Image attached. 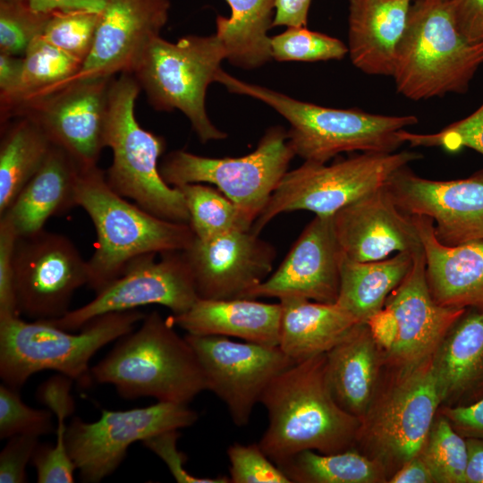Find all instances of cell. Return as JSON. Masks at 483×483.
Listing matches in <instances>:
<instances>
[{"instance_id":"1","label":"cell","mask_w":483,"mask_h":483,"mask_svg":"<svg viewBox=\"0 0 483 483\" xmlns=\"http://www.w3.org/2000/svg\"><path fill=\"white\" fill-rule=\"evenodd\" d=\"M326 353L299 361L277 375L261 398L268 425L258 445L277 466L304 451L322 453L352 448L361 420L334 399Z\"/></svg>"},{"instance_id":"2","label":"cell","mask_w":483,"mask_h":483,"mask_svg":"<svg viewBox=\"0 0 483 483\" xmlns=\"http://www.w3.org/2000/svg\"><path fill=\"white\" fill-rule=\"evenodd\" d=\"M75 199L96 230L95 250L88 260V285L96 293L135 259L184 250L195 237L190 224L160 218L116 193L97 165L80 168Z\"/></svg>"},{"instance_id":"3","label":"cell","mask_w":483,"mask_h":483,"mask_svg":"<svg viewBox=\"0 0 483 483\" xmlns=\"http://www.w3.org/2000/svg\"><path fill=\"white\" fill-rule=\"evenodd\" d=\"M216 82L233 93L258 99L280 114L290 124L288 142L294 155L309 162L324 164L342 152L394 153L403 144L399 131L418 123L413 114L383 115L297 100L223 70Z\"/></svg>"},{"instance_id":"4","label":"cell","mask_w":483,"mask_h":483,"mask_svg":"<svg viewBox=\"0 0 483 483\" xmlns=\"http://www.w3.org/2000/svg\"><path fill=\"white\" fill-rule=\"evenodd\" d=\"M174 326L157 311L146 315L139 329L91 368L92 378L114 386L123 398L189 404L206 384L192 347Z\"/></svg>"},{"instance_id":"5","label":"cell","mask_w":483,"mask_h":483,"mask_svg":"<svg viewBox=\"0 0 483 483\" xmlns=\"http://www.w3.org/2000/svg\"><path fill=\"white\" fill-rule=\"evenodd\" d=\"M483 64V40L460 30L451 0H414L392 77L412 100L465 93Z\"/></svg>"},{"instance_id":"6","label":"cell","mask_w":483,"mask_h":483,"mask_svg":"<svg viewBox=\"0 0 483 483\" xmlns=\"http://www.w3.org/2000/svg\"><path fill=\"white\" fill-rule=\"evenodd\" d=\"M145 316L137 309L103 314L77 334L42 320L0 317V377L4 384L18 390L32 375L50 369L81 386H89L91 358L133 331Z\"/></svg>"},{"instance_id":"7","label":"cell","mask_w":483,"mask_h":483,"mask_svg":"<svg viewBox=\"0 0 483 483\" xmlns=\"http://www.w3.org/2000/svg\"><path fill=\"white\" fill-rule=\"evenodd\" d=\"M141 88L131 73L114 78L109 97L106 147L113 160L106 172L108 185L119 195L160 218L190 223L184 197L159 172L165 141L138 123L134 107Z\"/></svg>"},{"instance_id":"8","label":"cell","mask_w":483,"mask_h":483,"mask_svg":"<svg viewBox=\"0 0 483 483\" xmlns=\"http://www.w3.org/2000/svg\"><path fill=\"white\" fill-rule=\"evenodd\" d=\"M226 58L216 33L186 36L176 43L159 36L148 44L131 73L156 110L181 111L206 143L227 137L212 123L206 109L208 87L216 82Z\"/></svg>"},{"instance_id":"9","label":"cell","mask_w":483,"mask_h":483,"mask_svg":"<svg viewBox=\"0 0 483 483\" xmlns=\"http://www.w3.org/2000/svg\"><path fill=\"white\" fill-rule=\"evenodd\" d=\"M421 154L362 152L331 165L305 161L287 171L255 220L251 231L258 234L274 217L290 211L308 210L315 216L337 211L384 187L391 176Z\"/></svg>"},{"instance_id":"10","label":"cell","mask_w":483,"mask_h":483,"mask_svg":"<svg viewBox=\"0 0 483 483\" xmlns=\"http://www.w3.org/2000/svg\"><path fill=\"white\" fill-rule=\"evenodd\" d=\"M294 156L287 131L275 126L267 131L254 151L243 157L214 158L175 150L164 158L159 172L173 187L216 185L254 224Z\"/></svg>"},{"instance_id":"11","label":"cell","mask_w":483,"mask_h":483,"mask_svg":"<svg viewBox=\"0 0 483 483\" xmlns=\"http://www.w3.org/2000/svg\"><path fill=\"white\" fill-rule=\"evenodd\" d=\"M466 309L438 304L426 279L423 249L413 252L412 266L388 295L382 310L367 324L383 358L400 373L428 362Z\"/></svg>"},{"instance_id":"12","label":"cell","mask_w":483,"mask_h":483,"mask_svg":"<svg viewBox=\"0 0 483 483\" xmlns=\"http://www.w3.org/2000/svg\"><path fill=\"white\" fill-rule=\"evenodd\" d=\"M197 419L198 413L188 404L168 402L127 411L102 410L94 422L78 417L71 421L66 446L80 479L97 483L119 467L133 443L188 428Z\"/></svg>"},{"instance_id":"13","label":"cell","mask_w":483,"mask_h":483,"mask_svg":"<svg viewBox=\"0 0 483 483\" xmlns=\"http://www.w3.org/2000/svg\"><path fill=\"white\" fill-rule=\"evenodd\" d=\"M442 403L431 360L400 373L361 419L357 440L370 444L375 459L399 469L418 456Z\"/></svg>"},{"instance_id":"14","label":"cell","mask_w":483,"mask_h":483,"mask_svg":"<svg viewBox=\"0 0 483 483\" xmlns=\"http://www.w3.org/2000/svg\"><path fill=\"white\" fill-rule=\"evenodd\" d=\"M13 268L18 313L33 320L64 316L74 292L89 282L88 261L75 244L44 229L18 236Z\"/></svg>"},{"instance_id":"15","label":"cell","mask_w":483,"mask_h":483,"mask_svg":"<svg viewBox=\"0 0 483 483\" xmlns=\"http://www.w3.org/2000/svg\"><path fill=\"white\" fill-rule=\"evenodd\" d=\"M199 362L206 389L227 407L238 427L249 424L269 383L296 363L279 346L236 342L222 335L186 334Z\"/></svg>"},{"instance_id":"16","label":"cell","mask_w":483,"mask_h":483,"mask_svg":"<svg viewBox=\"0 0 483 483\" xmlns=\"http://www.w3.org/2000/svg\"><path fill=\"white\" fill-rule=\"evenodd\" d=\"M161 255L160 259H157V253L135 259L121 276L97 292L89 303L69 310L59 318L42 321L74 331L103 314L149 304L162 305L173 315L187 311L199 297L182 250Z\"/></svg>"},{"instance_id":"17","label":"cell","mask_w":483,"mask_h":483,"mask_svg":"<svg viewBox=\"0 0 483 483\" xmlns=\"http://www.w3.org/2000/svg\"><path fill=\"white\" fill-rule=\"evenodd\" d=\"M114 77L70 82L21 106L14 117L34 120L51 142L68 152L80 167L97 165L106 147L110 88Z\"/></svg>"},{"instance_id":"18","label":"cell","mask_w":483,"mask_h":483,"mask_svg":"<svg viewBox=\"0 0 483 483\" xmlns=\"http://www.w3.org/2000/svg\"><path fill=\"white\" fill-rule=\"evenodd\" d=\"M385 188L402 212L430 218L442 244L483 242V169L466 179L435 181L417 175L406 165Z\"/></svg>"},{"instance_id":"19","label":"cell","mask_w":483,"mask_h":483,"mask_svg":"<svg viewBox=\"0 0 483 483\" xmlns=\"http://www.w3.org/2000/svg\"><path fill=\"white\" fill-rule=\"evenodd\" d=\"M199 299L248 298L272 271L275 249L251 230H234L207 240L194 237L182 250Z\"/></svg>"},{"instance_id":"20","label":"cell","mask_w":483,"mask_h":483,"mask_svg":"<svg viewBox=\"0 0 483 483\" xmlns=\"http://www.w3.org/2000/svg\"><path fill=\"white\" fill-rule=\"evenodd\" d=\"M169 11V0H106L89 55L80 71L53 91L79 80L131 73L148 44L160 36Z\"/></svg>"},{"instance_id":"21","label":"cell","mask_w":483,"mask_h":483,"mask_svg":"<svg viewBox=\"0 0 483 483\" xmlns=\"http://www.w3.org/2000/svg\"><path fill=\"white\" fill-rule=\"evenodd\" d=\"M343 258L333 216H315L275 272L255 286L248 299L296 296L335 303Z\"/></svg>"},{"instance_id":"22","label":"cell","mask_w":483,"mask_h":483,"mask_svg":"<svg viewBox=\"0 0 483 483\" xmlns=\"http://www.w3.org/2000/svg\"><path fill=\"white\" fill-rule=\"evenodd\" d=\"M333 225L343 256L353 261L422 248L411 216L397 208L385 186L337 211Z\"/></svg>"},{"instance_id":"23","label":"cell","mask_w":483,"mask_h":483,"mask_svg":"<svg viewBox=\"0 0 483 483\" xmlns=\"http://www.w3.org/2000/svg\"><path fill=\"white\" fill-rule=\"evenodd\" d=\"M426 261V279L434 300L449 308L483 309V242L446 246L437 241L433 222L411 216Z\"/></svg>"},{"instance_id":"24","label":"cell","mask_w":483,"mask_h":483,"mask_svg":"<svg viewBox=\"0 0 483 483\" xmlns=\"http://www.w3.org/2000/svg\"><path fill=\"white\" fill-rule=\"evenodd\" d=\"M414 0H349L348 54L369 75L392 76Z\"/></svg>"},{"instance_id":"25","label":"cell","mask_w":483,"mask_h":483,"mask_svg":"<svg viewBox=\"0 0 483 483\" xmlns=\"http://www.w3.org/2000/svg\"><path fill=\"white\" fill-rule=\"evenodd\" d=\"M326 355V380L334 399L361 420L374 403L383 360L369 326L356 324Z\"/></svg>"},{"instance_id":"26","label":"cell","mask_w":483,"mask_h":483,"mask_svg":"<svg viewBox=\"0 0 483 483\" xmlns=\"http://www.w3.org/2000/svg\"><path fill=\"white\" fill-rule=\"evenodd\" d=\"M282 308L280 302L256 299H198L185 312L170 318L191 335L236 337L246 342L278 346Z\"/></svg>"},{"instance_id":"27","label":"cell","mask_w":483,"mask_h":483,"mask_svg":"<svg viewBox=\"0 0 483 483\" xmlns=\"http://www.w3.org/2000/svg\"><path fill=\"white\" fill-rule=\"evenodd\" d=\"M80 168L68 152L53 144L43 165L0 216L10 220L18 236L43 230L51 216L76 207Z\"/></svg>"},{"instance_id":"28","label":"cell","mask_w":483,"mask_h":483,"mask_svg":"<svg viewBox=\"0 0 483 483\" xmlns=\"http://www.w3.org/2000/svg\"><path fill=\"white\" fill-rule=\"evenodd\" d=\"M282 308L278 346L296 362L326 353L358 322L335 303L289 296Z\"/></svg>"},{"instance_id":"29","label":"cell","mask_w":483,"mask_h":483,"mask_svg":"<svg viewBox=\"0 0 483 483\" xmlns=\"http://www.w3.org/2000/svg\"><path fill=\"white\" fill-rule=\"evenodd\" d=\"M442 402L483 387V309H473L453 325L431 358Z\"/></svg>"},{"instance_id":"30","label":"cell","mask_w":483,"mask_h":483,"mask_svg":"<svg viewBox=\"0 0 483 483\" xmlns=\"http://www.w3.org/2000/svg\"><path fill=\"white\" fill-rule=\"evenodd\" d=\"M412 262L413 252H398L368 262L343 256L335 304L358 323H368L382 310L386 298L404 279Z\"/></svg>"},{"instance_id":"31","label":"cell","mask_w":483,"mask_h":483,"mask_svg":"<svg viewBox=\"0 0 483 483\" xmlns=\"http://www.w3.org/2000/svg\"><path fill=\"white\" fill-rule=\"evenodd\" d=\"M229 17L217 16L216 33L222 39L227 60L243 69H255L271 57L268 30L275 0H225Z\"/></svg>"},{"instance_id":"32","label":"cell","mask_w":483,"mask_h":483,"mask_svg":"<svg viewBox=\"0 0 483 483\" xmlns=\"http://www.w3.org/2000/svg\"><path fill=\"white\" fill-rule=\"evenodd\" d=\"M52 146L45 131L29 116H17L1 125L0 216L43 165Z\"/></svg>"},{"instance_id":"33","label":"cell","mask_w":483,"mask_h":483,"mask_svg":"<svg viewBox=\"0 0 483 483\" xmlns=\"http://www.w3.org/2000/svg\"><path fill=\"white\" fill-rule=\"evenodd\" d=\"M22 60L21 76L15 92L0 101L1 125L13 118L21 106L50 93L76 74L82 65L40 36L29 45Z\"/></svg>"},{"instance_id":"34","label":"cell","mask_w":483,"mask_h":483,"mask_svg":"<svg viewBox=\"0 0 483 483\" xmlns=\"http://www.w3.org/2000/svg\"><path fill=\"white\" fill-rule=\"evenodd\" d=\"M278 467L292 483H378L386 468L352 448L332 453L301 451Z\"/></svg>"},{"instance_id":"35","label":"cell","mask_w":483,"mask_h":483,"mask_svg":"<svg viewBox=\"0 0 483 483\" xmlns=\"http://www.w3.org/2000/svg\"><path fill=\"white\" fill-rule=\"evenodd\" d=\"M72 382L68 377L59 374L38 387V400L51 410L57 420L55 445L38 444L30 462L36 469L38 483L74 482L76 466L67 450L68 426L65 425V419L74 411V400L71 394Z\"/></svg>"},{"instance_id":"36","label":"cell","mask_w":483,"mask_h":483,"mask_svg":"<svg viewBox=\"0 0 483 483\" xmlns=\"http://www.w3.org/2000/svg\"><path fill=\"white\" fill-rule=\"evenodd\" d=\"M178 188L185 199L189 224L198 239L251 229L253 223L218 189L203 183H188Z\"/></svg>"},{"instance_id":"37","label":"cell","mask_w":483,"mask_h":483,"mask_svg":"<svg viewBox=\"0 0 483 483\" xmlns=\"http://www.w3.org/2000/svg\"><path fill=\"white\" fill-rule=\"evenodd\" d=\"M419 455L430 470L436 483H465L466 438L443 414L435 419Z\"/></svg>"},{"instance_id":"38","label":"cell","mask_w":483,"mask_h":483,"mask_svg":"<svg viewBox=\"0 0 483 483\" xmlns=\"http://www.w3.org/2000/svg\"><path fill=\"white\" fill-rule=\"evenodd\" d=\"M100 13L85 10L52 12L40 37L83 64L93 47Z\"/></svg>"},{"instance_id":"39","label":"cell","mask_w":483,"mask_h":483,"mask_svg":"<svg viewBox=\"0 0 483 483\" xmlns=\"http://www.w3.org/2000/svg\"><path fill=\"white\" fill-rule=\"evenodd\" d=\"M270 51L272 59L279 62H318L343 59L348 47L336 38L306 27H289L270 38Z\"/></svg>"},{"instance_id":"40","label":"cell","mask_w":483,"mask_h":483,"mask_svg":"<svg viewBox=\"0 0 483 483\" xmlns=\"http://www.w3.org/2000/svg\"><path fill=\"white\" fill-rule=\"evenodd\" d=\"M51 13H39L23 1H0V52L23 56L39 37Z\"/></svg>"},{"instance_id":"41","label":"cell","mask_w":483,"mask_h":483,"mask_svg":"<svg viewBox=\"0 0 483 483\" xmlns=\"http://www.w3.org/2000/svg\"><path fill=\"white\" fill-rule=\"evenodd\" d=\"M410 147H441L448 151L472 148L483 155V104L469 116L455 122L438 132L419 134L402 130L398 133Z\"/></svg>"},{"instance_id":"42","label":"cell","mask_w":483,"mask_h":483,"mask_svg":"<svg viewBox=\"0 0 483 483\" xmlns=\"http://www.w3.org/2000/svg\"><path fill=\"white\" fill-rule=\"evenodd\" d=\"M52 431V412L34 409L25 404L18 390L4 384L0 386V438L19 434L38 436Z\"/></svg>"},{"instance_id":"43","label":"cell","mask_w":483,"mask_h":483,"mask_svg":"<svg viewBox=\"0 0 483 483\" xmlns=\"http://www.w3.org/2000/svg\"><path fill=\"white\" fill-rule=\"evenodd\" d=\"M226 453L231 483H292L258 443H233Z\"/></svg>"},{"instance_id":"44","label":"cell","mask_w":483,"mask_h":483,"mask_svg":"<svg viewBox=\"0 0 483 483\" xmlns=\"http://www.w3.org/2000/svg\"><path fill=\"white\" fill-rule=\"evenodd\" d=\"M180 436L178 430H169L155 435L142 443L165 463L178 483H230V479L226 476L203 478L188 472L184 468L187 457L177 448Z\"/></svg>"},{"instance_id":"45","label":"cell","mask_w":483,"mask_h":483,"mask_svg":"<svg viewBox=\"0 0 483 483\" xmlns=\"http://www.w3.org/2000/svg\"><path fill=\"white\" fill-rule=\"evenodd\" d=\"M18 234L8 218L0 216V317L19 316L15 289L13 254Z\"/></svg>"},{"instance_id":"46","label":"cell","mask_w":483,"mask_h":483,"mask_svg":"<svg viewBox=\"0 0 483 483\" xmlns=\"http://www.w3.org/2000/svg\"><path fill=\"white\" fill-rule=\"evenodd\" d=\"M38 438L34 434H19L8 438L0 453L1 483L27 481L26 467L38 445Z\"/></svg>"},{"instance_id":"47","label":"cell","mask_w":483,"mask_h":483,"mask_svg":"<svg viewBox=\"0 0 483 483\" xmlns=\"http://www.w3.org/2000/svg\"><path fill=\"white\" fill-rule=\"evenodd\" d=\"M442 414L463 437L483 439V398L469 405L445 407Z\"/></svg>"},{"instance_id":"48","label":"cell","mask_w":483,"mask_h":483,"mask_svg":"<svg viewBox=\"0 0 483 483\" xmlns=\"http://www.w3.org/2000/svg\"><path fill=\"white\" fill-rule=\"evenodd\" d=\"M460 30L469 39L483 40V0H451Z\"/></svg>"},{"instance_id":"49","label":"cell","mask_w":483,"mask_h":483,"mask_svg":"<svg viewBox=\"0 0 483 483\" xmlns=\"http://www.w3.org/2000/svg\"><path fill=\"white\" fill-rule=\"evenodd\" d=\"M311 0H275L274 26L306 27Z\"/></svg>"},{"instance_id":"50","label":"cell","mask_w":483,"mask_h":483,"mask_svg":"<svg viewBox=\"0 0 483 483\" xmlns=\"http://www.w3.org/2000/svg\"><path fill=\"white\" fill-rule=\"evenodd\" d=\"M22 56L0 52V101L9 98L16 90L22 72Z\"/></svg>"},{"instance_id":"51","label":"cell","mask_w":483,"mask_h":483,"mask_svg":"<svg viewBox=\"0 0 483 483\" xmlns=\"http://www.w3.org/2000/svg\"><path fill=\"white\" fill-rule=\"evenodd\" d=\"M31 9L39 13L85 10L101 13L106 0H25Z\"/></svg>"},{"instance_id":"52","label":"cell","mask_w":483,"mask_h":483,"mask_svg":"<svg viewBox=\"0 0 483 483\" xmlns=\"http://www.w3.org/2000/svg\"><path fill=\"white\" fill-rule=\"evenodd\" d=\"M387 482L436 483V480L423 459L418 455L397 469Z\"/></svg>"},{"instance_id":"53","label":"cell","mask_w":483,"mask_h":483,"mask_svg":"<svg viewBox=\"0 0 483 483\" xmlns=\"http://www.w3.org/2000/svg\"><path fill=\"white\" fill-rule=\"evenodd\" d=\"M468 461L465 483H483V439L466 438Z\"/></svg>"},{"instance_id":"54","label":"cell","mask_w":483,"mask_h":483,"mask_svg":"<svg viewBox=\"0 0 483 483\" xmlns=\"http://www.w3.org/2000/svg\"><path fill=\"white\" fill-rule=\"evenodd\" d=\"M0 1H23V0H0Z\"/></svg>"},{"instance_id":"55","label":"cell","mask_w":483,"mask_h":483,"mask_svg":"<svg viewBox=\"0 0 483 483\" xmlns=\"http://www.w3.org/2000/svg\"><path fill=\"white\" fill-rule=\"evenodd\" d=\"M428 1H446V0H428Z\"/></svg>"}]
</instances>
